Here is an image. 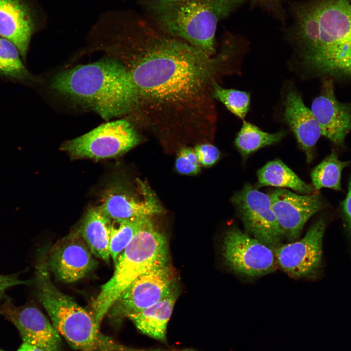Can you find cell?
<instances>
[{"label":"cell","instance_id":"7a4b0ae2","mask_svg":"<svg viewBox=\"0 0 351 351\" xmlns=\"http://www.w3.org/2000/svg\"><path fill=\"white\" fill-rule=\"evenodd\" d=\"M291 36L312 74L351 80V3L347 0H306L290 3Z\"/></svg>","mask_w":351,"mask_h":351},{"label":"cell","instance_id":"8fae6325","mask_svg":"<svg viewBox=\"0 0 351 351\" xmlns=\"http://www.w3.org/2000/svg\"><path fill=\"white\" fill-rule=\"evenodd\" d=\"M326 226L324 217L315 222L299 240L277 247L276 262L282 270L295 278L315 274L321 265L322 241Z\"/></svg>","mask_w":351,"mask_h":351},{"label":"cell","instance_id":"5bb4252c","mask_svg":"<svg viewBox=\"0 0 351 351\" xmlns=\"http://www.w3.org/2000/svg\"><path fill=\"white\" fill-rule=\"evenodd\" d=\"M334 82L331 78H324L320 93L313 100L311 110L319 125L322 136L336 150H343L346 137L351 132V102L338 100Z\"/></svg>","mask_w":351,"mask_h":351},{"label":"cell","instance_id":"e0dca14e","mask_svg":"<svg viewBox=\"0 0 351 351\" xmlns=\"http://www.w3.org/2000/svg\"><path fill=\"white\" fill-rule=\"evenodd\" d=\"M284 119L294 134L305 154L307 162L314 157L315 146L322 136L319 125L301 95L294 89L288 93L285 101Z\"/></svg>","mask_w":351,"mask_h":351},{"label":"cell","instance_id":"5b68a950","mask_svg":"<svg viewBox=\"0 0 351 351\" xmlns=\"http://www.w3.org/2000/svg\"><path fill=\"white\" fill-rule=\"evenodd\" d=\"M166 237L156 229L150 217L143 219L133 239L115 263L112 277L101 286L92 303V312L98 325L121 293L136 278L156 269L169 265Z\"/></svg>","mask_w":351,"mask_h":351},{"label":"cell","instance_id":"e575fe53","mask_svg":"<svg viewBox=\"0 0 351 351\" xmlns=\"http://www.w3.org/2000/svg\"><path fill=\"white\" fill-rule=\"evenodd\" d=\"M347 0L349 1L350 3H351V0Z\"/></svg>","mask_w":351,"mask_h":351},{"label":"cell","instance_id":"d4e9b609","mask_svg":"<svg viewBox=\"0 0 351 351\" xmlns=\"http://www.w3.org/2000/svg\"><path fill=\"white\" fill-rule=\"evenodd\" d=\"M144 218L145 217L112 221L110 233V254L115 264L120 254L139 230Z\"/></svg>","mask_w":351,"mask_h":351},{"label":"cell","instance_id":"52a82bcc","mask_svg":"<svg viewBox=\"0 0 351 351\" xmlns=\"http://www.w3.org/2000/svg\"><path fill=\"white\" fill-rule=\"evenodd\" d=\"M140 141L132 123L121 119L103 123L67 141L61 147L74 159H101L119 156Z\"/></svg>","mask_w":351,"mask_h":351},{"label":"cell","instance_id":"277c9868","mask_svg":"<svg viewBox=\"0 0 351 351\" xmlns=\"http://www.w3.org/2000/svg\"><path fill=\"white\" fill-rule=\"evenodd\" d=\"M245 0L148 1L153 25L212 57L215 53L218 23L240 7Z\"/></svg>","mask_w":351,"mask_h":351},{"label":"cell","instance_id":"7c38bea8","mask_svg":"<svg viewBox=\"0 0 351 351\" xmlns=\"http://www.w3.org/2000/svg\"><path fill=\"white\" fill-rule=\"evenodd\" d=\"M0 314L17 328L23 342L45 351H63L60 335L37 307L17 306L6 298L0 305Z\"/></svg>","mask_w":351,"mask_h":351},{"label":"cell","instance_id":"f546056e","mask_svg":"<svg viewBox=\"0 0 351 351\" xmlns=\"http://www.w3.org/2000/svg\"><path fill=\"white\" fill-rule=\"evenodd\" d=\"M339 208L345 227L351 235V175L349 178L346 196L340 201Z\"/></svg>","mask_w":351,"mask_h":351},{"label":"cell","instance_id":"8992f818","mask_svg":"<svg viewBox=\"0 0 351 351\" xmlns=\"http://www.w3.org/2000/svg\"><path fill=\"white\" fill-rule=\"evenodd\" d=\"M35 281L39 301L54 327L73 349L78 351H117L119 344L99 332V325L92 313L54 285L44 260L38 262Z\"/></svg>","mask_w":351,"mask_h":351},{"label":"cell","instance_id":"4fadbf2b","mask_svg":"<svg viewBox=\"0 0 351 351\" xmlns=\"http://www.w3.org/2000/svg\"><path fill=\"white\" fill-rule=\"evenodd\" d=\"M269 196L284 236L290 241L298 238L307 221L327 206L323 196L317 193L299 195L279 188L273 191Z\"/></svg>","mask_w":351,"mask_h":351},{"label":"cell","instance_id":"d6a6232c","mask_svg":"<svg viewBox=\"0 0 351 351\" xmlns=\"http://www.w3.org/2000/svg\"><path fill=\"white\" fill-rule=\"evenodd\" d=\"M198 351L189 348V349H182V350H176V351Z\"/></svg>","mask_w":351,"mask_h":351},{"label":"cell","instance_id":"d6986e66","mask_svg":"<svg viewBox=\"0 0 351 351\" xmlns=\"http://www.w3.org/2000/svg\"><path fill=\"white\" fill-rule=\"evenodd\" d=\"M112 221L102 212L99 207L88 210L78 231L95 257L108 262L110 233Z\"/></svg>","mask_w":351,"mask_h":351},{"label":"cell","instance_id":"cb8c5ba5","mask_svg":"<svg viewBox=\"0 0 351 351\" xmlns=\"http://www.w3.org/2000/svg\"><path fill=\"white\" fill-rule=\"evenodd\" d=\"M19 50L10 41L0 38V76L25 81L31 76L24 65Z\"/></svg>","mask_w":351,"mask_h":351},{"label":"cell","instance_id":"4316f807","mask_svg":"<svg viewBox=\"0 0 351 351\" xmlns=\"http://www.w3.org/2000/svg\"><path fill=\"white\" fill-rule=\"evenodd\" d=\"M176 168L178 173L183 175H192L198 173L200 164L195 151L189 147L180 149L176 158Z\"/></svg>","mask_w":351,"mask_h":351},{"label":"cell","instance_id":"d590c367","mask_svg":"<svg viewBox=\"0 0 351 351\" xmlns=\"http://www.w3.org/2000/svg\"><path fill=\"white\" fill-rule=\"evenodd\" d=\"M0 351H3V350H1L0 349Z\"/></svg>","mask_w":351,"mask_h":351},{"label":"cell","instance_id":"ffe728a7","mask_svg":"<svg viewBox=\"0 0 351 351\" xmlns=\"http://www.w3.org/2000/svg\"><path fill=\"white\" fill-rule=\"evenodd\" d=\"M176 300L175 292L154 305L128 317L143 334L166 342L167 327Z\"/></svg>","mask_w":351,"mask_h":351},{"label":"cell","instance_id":"603a6c76","mask_svg":"<svg viewBox=\"0 0 351 351\" xmlns=\"http://www.w3.org/2000/svg\"><path fill=\"white\" fill-rule=\"evenodd\" d=\"M281 130L275 133H269L261 130L255 125L244 121L235 139L234 144L243 159L264 147L275 144L285 136Z\"/></svg>","mask_w":351,"mask_h":351},{"label":"cell","instance_id":"1f68e13d","mask_svg":"<svg viewBox=\"0 0 351 351\" xmlns=\"http://www.w3.org/2000/svg\"><path fill=\"white\" fill-rule=\"evenodd\" d=\"M17 351H45L40 348L32 344L23 342Z\"/></svg>","mask_w":351,"mask_h":351},{"label":"cell","instance_id":"3957f363","mask_svg":"<svg viewBox=\"0 0 351 351\" xmlns=\"http://www.w3.org/2000/svg\"><path fill=\"white\" fill-rule=\"evenodd\" d=\"M50 89L106 120L135 113L136 109L130 76L119 61L110 56L60 71L52 78Z\"/></svg>","mask_w":351,"mask_h":351},{"label":"cell","instance_id":"7402d4cb","mask_svg":"<svg viewBox=\"0 0 351 351\" xmlns=\"http://www.w3.org/2000/svg\"><path fill=\"white\" fill-rule=\"evenodd\" d=\"M351 163V159L340 160L336 150L332 149L312 170L311 176L313 186L316 191L326 188L342 192V173Z\"/></svg>","mask_w":351,"mask_h":351},{"label":"cell","instance_id":"2e32d148","mask_svg":"<svg viewBox=\"0 0 351 351\" xmlns=\"http://www.w3.org/2000/svg\"><path fill=\"white\" fill-rule=\"evenodd\" d=\"M101 202L99 207L103 214L115 221L151 217L163 210L151 190L140 198L117 183L104 191Z\"/></svg>","mask_w":351,"mask_h":351},{"label":"cell","instance_id":"6da1fadb","mask_svg":"<svg viewBox=\"0 0 351 351\" xmlns=\"http://www.w3.org/2000/svg\"><path fill=\"white\" fill-rule=\"evenodd\" d=\"M105 50L130 76L135 113L156 121L212 117L216 62L211 57L145 22Z\"/></svg>","mask_w":351,"mask_h":351},{"label":"cell","instance_id":"9a60e30c","mask_svg":"<svg viewBox=\"0 0 351 351\" xmlns=\"http://www.w3.org/2000/svg\"><path fill=\"white\" fill-rule=\"evenodd\" d=\"M92 255L78 232L53 247L47 257L48 268L58 280L75 282L86 276L97 266Z\"/></svg>","mask_w":351,"mask_h":351},{"label":"cell","instance_id":"ba28073f","mask_svg":"<svg viewBox=\"0 0 351 351\" xmlns=\"http://www.w3.org/2000/svg\"><path fill=\"white\" fill-rule=\"evenodd\" d=\"M174 274L167 265L151 270L134 280L118 296L107 314L116 325L131 314L146 309L174 292Z\"/></svg>","mask_w":351,"mask_h":351},{"label":"cell","instance_id":"ac0fdd59","mask_svg":"<svg viewBox=\"0 0 351 351\" xmlns=\"http://www.w3.org/2000/svg\"><path fill=\"white\" fill-rule=\"evenodd\" d=\"M34 29L30 9L22 0H0V36L14 43L22 58Z\"/></svg>","mask_w":351,"mask_h":351},{"label":"cell","instance_id":"9c48e42d","mask_svg":"<svg viewBox=\"0 0 351 351\" xmlns=\"http://www.w3.org/2000/svg\"><path fill=\"white\" fill-rule=\"evenodd\" d=\"M222 254L226 265L244 276H262L275 269L274 253L270 247L237 228L224 235Z\"/></svg>","mask_w":351,"mask_h":351},{"label":"cell","instance_id":"484cf974","mask_svg":"<svg viewBox=\"0 0 351 351\" xmlns=\"http://www.w3.org/2000/svg\"><path fill=\"white\" fill-rule=\"evenodd\" d=\"M213 96L241 119L244 118L249 110L250 94L248 92L224 88L215 82L213 86Z\"/></svg>","mask_w":351,"mask_h":351},{"label":"cell","instance_id":"836d02e7","mask_svg":"<svg viewBox=\"0 0 351 351\" xmlns=\"http://www.w3.org/2000/svg\"><path fill=\"white\" fill-rule=\"evenodd\" d=\"M148 1H158V0H147Z\"/></svg>","mask_w":351,"mask_h":351},{"label":"cell","instance_id":"83f0119b","mask_svg":"<svg viewBox=\"0 0 351 351\" xmlns=\"http://www.w3.org/2000/svg\"><path fill=\"white\" fill-rule=\"evenodd\" d=\"M287 0H249L250 4L260 8L278 20H285L284 4Z\"/></svg>","mask_w":351,"mask_h":351},{"label":"cell","instance_id":"30bf717a","mask_svg":"<svg viewBox=\"0 0 351 351\" xmlns=\"http://www.w3.org/2000/svg\"><path fill=\"white\" fill-rule=\"evenodd\" d=\"M245 229L269 246H275L284 236L272 210L269 195L246 183L231 198Z\"/></svg>","mask_w":351,"mask_h":351},{"label":"cell","instance_id":"44dd1931","mask_svg":"<svg viewBox=\"0 0 351 351\" xmlns=\"http://www.w3.org/2000/svg\"><path fill=\"white\" fill-rule=\"evenodd\" d=\"M256 186H273L288 188L303 195L317 193L312 185L300 178L291 169L279 159L267 162L257 172Z\"/></svg>","mask_w":351,"mask_h":351},{"label":"cell","instance_id":"f1b7e54d","mask_svg":"<svg viewBox=\"0 0 351 351\" xmlns=\"http://www.w3.org/2000/svg\"><path fill=\"white\" fill-rule=\"evenodd\" d=\"M200 164L210 166L219 159L220 153L218 149L211 144H202L197 145L194 150Z\"/></svg>","mask_w":351,"mask_h":351},{"label":"cell","instance_id":"4dcf8cb0","mask_svg":"<svg viewBox=\"0 0 351 351\" xmlns=\"http://www.w3.org/2000/svg\"><path fill=\"white\" fill-rule=\"evenodd\" d=\"M29 281L20 280L16 274H0V298L2 297L6 290L14 286L25 284L28 285Z\"/></svg>","mask_w":351,"mask_h":351}]
</instances>
